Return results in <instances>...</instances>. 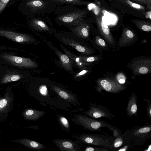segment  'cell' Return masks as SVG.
Returning <instances> with one entry per match:
<instances>
[{"instance_id": "obj_22", "label": "cell", "mask_w": 151, "mask_h": 151, "mask_svg": "<svg viewBox=\"0 0 151 151\" xmlns=\"http://www.w3.org/2000/svg\"><path fill=\"white\" fill-rule=\"evenodd\" d=\"M32 26L36 29L39 31H47L49 30L47 26L42 21L38 19H35L31 21Z\"/></svg>"}, {"instance_id": "obj_34", "label": "cell", "mask_w": 151, "mask_h": 151, "mask_svg": "<svg viewBox=\"0 0 151 151\" xmlns=\"http://www.w3.org/2000/svg\"><path fill=\"white\" fill-rule=\"evenodd\" d=\"M130 143H127L117 149L116 151H127L133 147Z\"/></svg>"}, {"instance_id": "obj_40", "label": "cell", "mask_w": 151, "mask_h": 151, "mask_svg": "<svg viewBox=\"0 0 151 151\" xmlns=\"http://www.w3.org/2000/svg\"><path fill=\"white\" fill-rule=\"evenodd\" d=\"M0 134H1V132H0Z\"/></svg>"}, {"instance_id": "obj_5", "label": "cell", "mask_w": 151, "mask_h": 151, "mask_svg": "<svg viewBox=\"0 0 151 151\" xmlns=\"http://www.w3.org/2000/svg\"><path fill=\"white\" fill-rule=\"evenodd\" d=\"M83 113L93 119L104 117L109 119L115 117L114 115L106 107L100 105L92 104L89 109Z\"/></svg>"}, {"instance_id": "obj_35", "label": "cell", "mask_w": 151, "mask_h": 151, "mask_svg": "<svg viewBox=\"0 0 151 151\" xmlns=\"http://www.w3.org/2000/svg\"><path fill=\"white\" fill-rule=\"evenodd\" d=\"M125 76L122 74L120 73L117 76V80L120 84L124 83L125 82Z\"/></svg>"}, {"instance_id": "obj_32", "label": "cell", "mask_w": 151, "mask_h": 151, "mask_svg": "<svg viewBox=\"0 0 151 151\" xmlns=\"http://www.w3.org/2000/svg\"><path fill=\"white\" fill-rule=\"evenodd\" d=\"M84 150L85 151H109L106 149L100 147H93L88 146H85Z\"/></svg>"}, {"instance_id": "obj_13", "label": "cell", "mask_w": 151, "mask_h": 151, "mask_svg": "<svg viewBox=\"0 0 151 151\" xmlns=\"http://www.w3.org/2000/svg\"><path fill=\"white\" fill-rule=\"evenodd\" d=\"M72 30L76 35L84 38L88 37L89 35L90 27L89 25L82 22L76 26Z\"/></svg>"}, {"instance_id": "obj_30", "label": "cell", "mask_w": 151, "mask_h": 151, "mask_svg": "<svg viewBox=\"0 0 151 151\" xmlns=\"http://www.w3.org/2000/svg\"><path fill=\"white\" fill-rule=\"evenodd\" d=\"M133 1L140 4H143L146 5L148 8L151 10V0H130Z\"/></svg>"}, {"instance_id": "obj_38", "label": "cell", "mask_w": 151, "mask_h": 151, "mask_svg": "<svg viewBox=\"0 0 151 151\" xmlns=\"http://www.w3.org/2000/svg\"><path fill=\"white\" fill-rule=\"evenodd\" d=\"M0 49L1 50H20V49L11 47L4 46L0 45Z\"/></svg>"}, {"instance_id": "obj_4", "label": "cell", "mask_w": 151, "mask_h": 151, "mask_svg": "<svg viewBox=\"0 0 151 151\" xmlns=\"http://www.w3.org/2000/svg\"><path fill=\"white\" fill-rule=\"evenodd\" d=\"M98 85L97 91L99 92L102 90L109 92L116 93L124 90L125 87L121 84L109 78H102L97 81Z\"/></svg>"}, {"instance_id": "obj_23", "label": "cell", "mask_w": 151, "mask_h": 151, "mask_svg": "<svg viewBox=\"0 0 151 151\" xmlns=\"http://www.w3.org/2000/svg\"><path fill=\"white\" fill-rule=\"evenodd\" d=\"M65 53V54L69 57L73 62H74L79 67H82L87 64L86 63L83 62L80 59L79 57L76 56L72 53L69 52L65 48H62Z\"/></svg>"}, {"instance_id": "obj_29", "label": "cell", "mask_w": 151, "mask_h": 151, "mask_svg": "<svg viewBox=\"0 0 151 151\" xmlns=\"http://www.w3.org/2000/svg\"><path fill=\"white\" fill-rule=\"evenodd\" d=\"M59 119L61 124L63 127L65 128L69 129L70 125L67 119L62 116H60L59 117Z\"/></svg>"}, {"instance_id": "obj_21", "label": "cell", "mask_w": 151, "mask_h": 151, "mask_svg": "<svg viewBox=\"0 0 151 151\" xmlns=\"http://www.w3.org/2000/svg\"><path fill=\"white\" fill-rule=\"evenodd\" d=\"M131 21L141 30L146 32L151 31V24L149 22L138 19H133Z\"/></svg>"}, {"instance_id": "obj_11", "label": "cell", "mask_w": 151, "mask_h": 151, "mask_svg": "<svg viewBox=\"0 0 151 151\" xmlns=\"http://www.w3.org/2000/svg\"><path fill=\"white\" fill-rule=\"evenodd\" d=\"M12 141L20 143L28 148L35 150L40 151L46 147L42 143L26 138Z\"/></svg>"}, {"instance_id": "obj_33", "label": "cell", "mask_w": 151, "mask_h": 151, "mask_svg": "<svg viewBox=\"0 0 151 151\" xmlns=\"http://www.w3.org/2000/svg\"><path fill=\"white\" fill-rule=\"evenodd\" d=\"M147 104L146 106L147 110V114L150 118H151V101L149 100L143 98Z\"/></svg>"}, {"instance_id": "obj_25", "label": "cell", "mask_w": 151, "mask_h": 151, "mask_svg": "<svg viewBox=\"0 0 151 151\" xmlns=\"http://www.w3.org/2000/svg\"><path fill=\"white\" fill-rule=\"evenodd\" d=\"M28 6L34 9H40L45 6L43 2L41 0H32L28 2L27 4Z\"/></svg>"}, {"instance_id": "obj_14", "label": "cell", "mask_w": 151, "mask_h": 151, "mask_svg": "<svg viewBox=\"0 0 151 151\" xmlns=\"http://www.w3.org/2000/svg\"><path fill=\"white\" fill-rule=\"evenodd\" d=\"M45 112L44 111L28 109L24 111L23 115L24 118L28 120H37L44 115Z\"/></svg>"}, {"instance_id": "obj_7", "label": "cell", "mask_w": 151, "mask_h": 151, "mask_svg": "<svg viewBox=\"0 0 151 151\" xmlns=\"http://www.w3.org/2000/svg\"><path fill=\"white\" fill-rule=\"evenodd\" d=\"M85 10L78 11L60 16L58 19L67 24L76 26L83 22V18L86 14Z\"/></svg>"}, {"instance_id": "obj_3", "label": "cell", "mask_w": 151, "mask_h": 151, "mask_svg": "<svg viewBox=\"0 0 151 151\" xmlns=\"http://www.w3.org/2000/svg\"><path fill=\"white\" fill-rule=\"evenodd\" d=\"M76 137L81 143L105 148L109 151L114 139L113 136L91 133H83Z\"/></svg>"}, {"instance_id": "obj_1", "label": "cell", "mask_w": 151, "mask_h": 151, "mask_svg": "<svg viewBox=\"0 0 151 151\" xmlns=\"http://www.w3.org/2000/svg\"><path fill=\"white\" fill-rule=\"evenodd\" d=\"M126 143H130L133 146H140L151 137V125L136 126L127 130L123 134Z\"/></svg>"}, {"instance_id": "obj_15", "label": "cell", "mask_w": 151, "mask_h": 151, "mask_svg": "<svg viewBox=\"0 0 151 151\" xmlns=\"http://www.w3.org/2000/svg\"><path fill=\"white\" fill-rule=\"evenodd\" d=\"M61 40L63 42L72 47L78 51L86 54H90L92 52L90 49L84 47L73 40L63 37Z\"/></svg>"}, {"instance_id": "obj_31", "label": "cell", "mask_w": 151, "mask_h": 151, "mask_svg": "<svg viewBox=\"0 0 151 151\" xmlns=\"http://www.w3.org/2000/svg\"><path fill=\"white\" fill-rule=\"evenodd\" d=\"M82 60L85 63H91L97 60L98 57H86L83 56H79Z\"/></svg>"}, {"instance_id": "obj_17", "label": "cell", "mask_w": 151, "mask_h": 151, "mask_svg": "<svg viewBox=\"0 0 151 151\" xmlns=\"http://www.w3.org/2000/svg\"><path fill=\"white\" fill-rule=\"evenodd\" d=\"M123 134L120 132L116 135L113 136L114 139L110 151H116L120 147L127 143L125 142Z\"/></svg>"}, {"instance_id": "obj_26", "label": "cell", "mask_w": 151, "mask_h": 151, "mask_svg": "<svg viewBox=\"0 0 151 151\" xmlns=\"http://www.w3.org/2000/svg\"><path fill=\"white\" fill-rule=\"evenodd\" d=\"M53 1L65 4H70L77 5H86L89 4L88 2L82 1L80 0H52Z\"/></svg>"}, {"instance_id": "obj_2", "label": "cell", "mask_w": 151, "mask_h": 151, "mask_svg": "<svg viewBox=\"0 0 151 151\" xmlns=\"http://www.w3.org/2000/svg\"><path fill=\"white\" fill-rule=\"evenodd\" d=\"M72 119L77 124L81 125L86 130L91 131H100L101 128L105 127L111 130L114 127L103 120H99L91 118L85 114H78L73 116Z\"/></svg>"}, {"instance_id": "obj_39", "label": "cell", "mask_w": 151, "mask_h": 151, "mask_svg": "<svg viewBox=\"0 0 151 151\" xmlns=\"http://www.w3.org/2000/svg\"><path fill=\"white\" fill-rule=\"evenodd\" d=\"M88 72V71L86 70H83L80 72L78 73L75 76V77L77 78L79 77H80L81 76L85 74L86 73H87Z\"/></svg>"}, {"instance_id": "obj_6", "label": "cell", "mask_w": 151, "mask_h": 151, "mask_svg": "<svg viewBox=\"0 0 151 151\" xmlns=\"http://www.w3.org/2000/svg\"><path fill=\"white\" fill-rule=\"evenodd\" d=\"M1 56L4 60L10 64L18 67L32 68L37 66L36 63L28 58L8 54H4Z\"/></svg>"}, {"instance_id": "obj_20", "label": "cell", "mask_w": 151, "mask_h": 151, "mask_svg": "<svg viewBox=\"0 0 151 151\" xmlns=\"http://www.w3.org/2000/svg\"><path fill=\"white\" fill-rule=\"evenodd\" d=\"M56 52L60 58L63 66L67 70H72V64L69 57L67 55L62 53L58 50L56 51Z\"/></svg>"}, {"instance_id": "obj_18", "label": "cell", "mask_w": 151, "mask_h": 151, "mask_svg": "<svg viewBox=\"0 0 151 151\" xmlns=\"http://www.w3.org/2000/svg\"><path fill=\"white\" fill-rule=\"evenodd\" d=\"M134 37L133 32L127 28L123 29L121 38L120 41V44L122 45L130 43Z\"/></svg>"}, {"instance_id": "obj_16", "label": "cell", "mask_w": 151, "mask_h": 151, "mask_svg": "<svg viewBox=\"0 0 151 151\" xmlns=\"http://www.w3.org/2000/svg\"><path fill=\"white\" fill-rule=\"evenodd\" d=\"M52 88L53 91L60 97L70 103L76 101V97L73 95L56 86H52Z\"/></svg>"}, {"instance_id": "obj_36", "label": "cell", "mask_w": 151, "mask_h": 151, "mask_svg": "<svg viewBox=\"0 0 151 151\" xmlns=\"http://www.w3.org/2000/svg\"><path fill=\"white\" fill-rule=\"evenodd\" d=\"M96 42L98 45L104 47L106 45L105 41L99 37H96Z\"/></svg>"}, {"instance_id": "obj_10", "label": "cell", "mask_w": 151, "mask_h": 151, "mask_svg": "<svg viewBox=\"0 0 151 151\" xmlns=\"http://www.w3.org/2000/svg\"><path fill=\"white\" fill-rule=\"evenodd\" d=\"M95 18L97 24L102 35L110 43H113V37L107 25L104 22L102 16L101 14L96 15Z\"/></svg>"}, {"instance_id": "obj_9", "label": "cell", "mask_w": 151, "mask_h": 151, "mask_svg": "<svg viewBox=\"0 0 151 151\" xmlns=\"http://www.w3.org/2000/svg\"><path fill=\"white\" fill-rule=\"evenodd\" d=\"M0 36L20 43H29L34 40L27 35L6 30H0Z\"/></svg>"}, {"instance_id": "obj_8", "label": "cell", "mask_w": 151, "mask_h": 151, "mask_svg": "<svg viewBox=\"0 0 151 151\" xmlns=\"http://www.w3.org/2000/svg\"><path fill=\"white\" fill-rule=\"evenodd\" d=\"M53 142L61 151H81L79 143L76 141L65 139H59L53 140Z\"/></svg>"}, {"instance_id": "obj_19", "label": "cell", "mask_w": 151, "mask_h": 151, "mask_svg": "<svg viewBox=\"0 0 151 151\" xmlns=\"http://www.w3.org/2000/svg\"><path fill=\"white\" fill-rule=\"evenodd\" d=\"M140 63H137V65L134 67L135 72L140 74H145L148 73L150 70L149 67V63L146 62V60H142L139 61Z\"/></svg>"}, {"instance_id": "obj_37", "label": "cell", "mask_w": 151, "mask_h": 151, "mask_svg": "<svg viewBox=\"0 0 151 151\" xmlns=\"http://www.w3.org/2000/svg\"><path fill=\"white\" fill-rule=\"evenodd\" d=\"M10 0H0V12L4 9Z\"/></svg>"}, {"instance_id": "obj_28", "label": "cell", "mask_w": 151, "mask_h": 151, "mask_svg": "<svg viewBox=\"0 0 151 151\" xmlns=\"http://www.w3.org/2000/svg\"><path fill=\"white\" fill-rule=\"evenodd\" d=\"M9 103V99L7 97L0 99V111L2 112L7 107Z\"/></svg>"}, {"instance_id": "obj_24", "label": "cell", "mask_w": 151, "mask_h": 151, "mask_svg": "<svg viewBox=\"0 0 151 151\" xmlns=\"http://www.w3.org/2000/svg\"><path fill=\"white\" fill-rule=\"evenodd\" d=\"M123 2L132 8L141 12L145 13V8L143 5L133 2L130 0H122Z\"/></svg>"}, {"instance_id": "obj_12", "label": "cell", "mask_w": 151, "mask_h": 151, "mask_svg": "<svg viewBox=\"0 0 151 151\" xmlns=\"http://www.w3.org/2000/svg\"><path fill=\"white\" fill-rule=\"evenodd\" d=\"M126 111L127 114L129 117H131L133 116H137V96L134 93L132 94L129 98Z\"/></svg>"}, {"instance_id": "obj_27", "label": "cell", "mask_w": 151, "mask_h": 151, "mask_svg": "<svg viewBox=\"0 0 151 151\" xmlns=\"http://www.w3.org/2000/svg\"><path fill=\"white\" fill-rule=\"evenodd\" d=\"M22 77L18 75H12L6 76L4 77L1 81L3 83H6L9 82L17 81L19 80Z\"/></svg>"}]
</instances>
